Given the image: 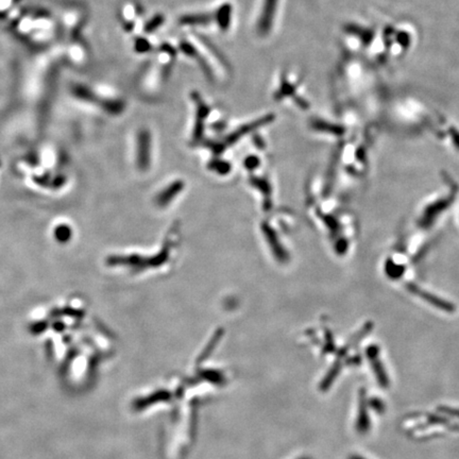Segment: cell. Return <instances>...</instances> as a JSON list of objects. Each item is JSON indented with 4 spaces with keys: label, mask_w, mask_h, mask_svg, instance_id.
<instances>
[{
    "label": "cell",
    "mask_w": 459,
    "mask_h": 459,
    "mask_svg": "<svg viewBox=\"0 0 459 459\" xmlns=\"http://www.w3.org/2000/svg\"><path fill=\"white\" fill-rule=\"evenodd\" d=\"M213 22H214L213 14L204 12L187 13L180 16L178 19L180 26L185 28H203L210 26Z\"/></svg>",
    "instance_id": "cell-6"
},
{
    "label": "cell",
    "mask_w": 459,
    "mask_h": 459,
    "mask_svg": "<svg viewBox=\"0 0 459 459\" xmlns=\"http://www.w3.org/2000/svg\"><path fill=\"white\" fill-rule=\"evenodd\" d=\"M133 49L136 53L146 54L153 50V45L150 39L146 36H137L134 39Z\"/></svg>",
    "instance_id": "cell-8"
},
{
    "label": "cell",
    "mask_w": 459,
    "mask_h": 459,
    "mask_svg": "<svg viewBox=\"0 0 459 459\" xmlns=\"http://www.w3.org/2000/svg\"><path fill=\"white\" fill-rule=\"evenodd\" d=\"M280 0H263L255 22V32L257 36L267 37L272 31L278 12Z\"/></svg>",
    "instance_id": "cell-4"
},
{
    "label": "cell",
    "mask_w": 459,
    "mask_h": 459,
    "mask_svg": "<svg viewBox=\"0 0 459 459\" xmlns=\"http://www.w3.org/2000/svg\"><path fill=\"white\" fill-rule=\"evenodd\" d=\"M118 16L121 26L127 33L132 34L142 31V28L139 27V24H144L142 22L143 7L141 3L135 0H125L120 5Z\"/></svg>",
    "instance_id": "cell-3"
},
{
    "label": "cell",
    "mask_w": 459,
    "mask_h": 459,
    "mask_svg": "<svg viewBox=\"0 0 459 459\" xmlns=\"http://www.w3.org/2000/svg\"><path fill=\"white\" fill-rule=\"evenodd\" d=\"M165 20H166L165 15H164L163 13H157L155 15H153L151 18H149L148 20L144 22L142 31L146 35L154 33L155 31H158L161 27H163V24L165 23Z\"/></svg>",
    "instance_id": "cell-7"
},
{
    "label": "cell",
    "mask_w": 459,
    "mask_h": 459,
    "mask_svg": "<svg viewBox=\"0 0 459 459\" xmlns=\"http://www.w3.org/2000/svg\"><path fill=\"white\" fill-rule=\"evenodd\" d=\"M355 459H362V458H355Z\"/></svg>",
    "instance_id": "cell-9"
},
{
    "label": "cell",
    "mask_w": 459,
    "mask_h": 459,
    "mask_svg": "<svg viewBox=\"0 0 459 459\" xmlns=\"http://www.w3.org/2000/svg\"><path fill=\"white\" fill-rule=\"evenodd\" d=\"M186 37L191 40L196 49V62L200 65L206 76L213 80L225 82L231 77V67L226 57L206 37L198 33L190 32Z\"/></svg>",
    "instance_id": "cell-1"
},
{
    "label": "cell",
    "mask_w": 459,
    "mask_h": 459,
    "mask_svg": "<svg viewBox=\"0 0 459 459\" xmlns=\"http://www.w3.org/2000/svg\"><path fill=\"white\" fill-rule=\"evenodd\" d=\"M233 5L231 2L225 1L220 3L213 13V19L221 32H228L231 28L233 20Z\"/></svg>",
    "instance_id": "cell-5"
},
{
    "label": "cell",
    "mask_w": 459,
    "mask_h": 459,
    "mask_svg": "<svg viewBox=\"0 0 459 459\" xmlns=\"http://www.w3.org/2000/svg\"><path fill=\"white\" fill-rule=\"evenodd\" d=\"M302 83V76L298 69H286L282 71L277 86L273 92V98L276 101H283L299 94V87Z\"/></svg>",
    "instance_id": "cell-2"
}]
</instances>
